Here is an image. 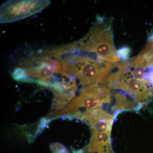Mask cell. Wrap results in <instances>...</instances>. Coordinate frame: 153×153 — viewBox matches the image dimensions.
Wrapping results in <instances>:
<instances>
[{"label": "cell", "instance_id": "6da1fadb", "mask_svg": "<svg viewBox=\"0 0 153 153\" xmlns=\"http://www.w3.org/2000/svg\"><path fill=\"white\" fill-rule=\"evenodd\" d=\"M63 70L76 77L83 85L104 84L114 64L91 55L75 51L57 58Z\"/></svg>", "mask_w": 153, "mask_h": 153}, {"label": "cell", "instance_id": "7a4b0ae2", "mask_svg": "<svg viewBox=\"0 0 153 153\" xmlns=\"http://www.w3.org/2000/svg\"><path fill=\"white\" fill-rule=\"evenodd\" d=\"M74 44L75 51L88 54L111 64L120 62L121 59L114 43L111 25L104 19H97L86 36Z\"/></svg>", "mask_w": 153, "mask_h": 153}, {"label": "cell", "instance_id": "3957f363", "mask_svg": "<svg viewBox=\"0 0 153 153\" xmlns=\"http://www.w3.org/2000/svg\"><path fill=\"white\" fill-rule=\"evenodd\" d=\"M62 64L58 59L44 55H34L24 60L21 67L14 71L13 77L17 80L34 81L44 85H49L53 76L56 74H62Z\"/></svg>", "mask_w": 153, "mask_h": 153}, {"label": "cell", "instance_id": "277c9868", "mask_svg": "<svg viewBox=\"0 0 153 153\" xmlns=\"http://www.w3.org/2000/svg\"><path fill=\"white\" fill-rule=\"evenodd\" d=\"M110 89L105 84H92L80 91L79 95L74 98L66 107L54 114L53 117L69 114L72 116L85 111L98 108L106 109L111 101Z\"/></svg>", "mask_w": 153, "mask_h": 153}, {"label": "cell", "instance_id": "5b68a950", "mask_svg": "<svg viewBox=\"0 0 153 153\" xmlns=\"http://www.w3.org/2000/svg\"><path fill=\"white\" fill-rule=\"evenodd\" d=\"M49 0H11L1 7L0 22L7 24L20 21L38 13L50 4Z\"/></svg>", "mask_w": 153, "mask_h": 153}, {"label": "cell", "instance_id": "8992f818", "mask_svg": "<svg viewBox=\"0 0 153 153\" xmlns=\"http://www.w3.org/2000/svg\"><path fill=\"white\" fill-rule=\"evenodd\" d=\"M111 131L103 132L92 131V137L88 148L89 152L114 153L111 144Z\"/></svg>", "mask_w": 153, "mask_h": 153}, {"label": "cell", "instance_id": "52a82bcc", "mask_svg": "<svg viewBox=\"0 0 153 153\" xmlns=\"http://www.w3.org/2000/svg\"><path fill=\"white\" fill-rule=\"evenodd\" d=\"M117 53L121 60L126 61L128 60L131 53V50L128 47H124L117 50Z\"/></svg>", "mask_w": 153, "mask_h": 153}, {"label": "cell", "instance_id": "ba28073f", "mask_svg": "<svg viewBox=\"0 0 153 153\" xmlns=\"http://www.w3.org/2000/svg\"><path fill=\"white\" fill-rule=\"evenodd\" d=\"M50 148L53 153H69L67 149L60 143L52 144Z\"/></svg>", "mask_w": 153, "mask_h": 153}, {"label": "cell", "instance_id": "9c48e42d", "mask_svg": "<svg viewBox=\"0 0 153 153\" xmlns=\"http://www.w3.org/2000/svg\"><path fill=\"white\" fill-rule=\"evenodd\" d=\"M149 42H150V43L153 44V33H152V34L149 37Z\"/></svg>", "mask_w": 153, "mask_h": 153}]
</instances>
